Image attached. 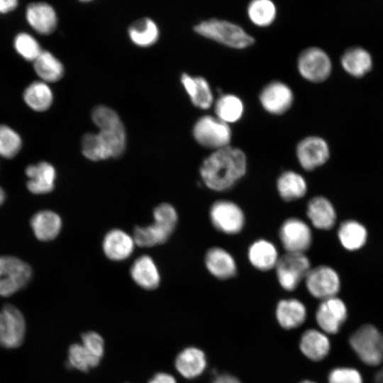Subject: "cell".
Listing matches in <instances>:
<instances>
[{
	"label": "cell",
	"instance_id": "obj_1",
	"mask_svg": "<svg viewBox=\"0 0 383 383\" xmlns=\"http://www.w3.org/2000/svg\"><path fill=\"white\" fill-rule=\"evenodd\" d=\"M248 160L245 152L231 145L212 151L199 167L202 184L215 192H227L245 177Z\"/></svg>",
	"mask_w": 383,
	"mask_h": 383
},
{
	"label": "cell",
	"instance_id": "obj_2",
	"mask_svg": "<svg viewBox=\"0 0 383 383\" xmlns=\"http://www.w3.org/2000/svg\"><path fill=\"white\" fill-rule=\"evenodd\" d=\"M194 30L201 36L234 49H244L255 43L254 38L242 27L223 19L202 21L194 26Z\"/></svg>",
	"mask_w": 383,
	"mask_h": 383
},
{
	"label": "cell",
	"instance_id": "obj_3",
	"mask_svg": "<svg viewBox=\"0 0 383 383\" xmlns=\"http://www.w3.org/2000/svg\"><path fill=\"white\" fill-rule=\"evenodd\" d=\"M209 218L212 226L219 233L228 235L240 233L245 226L243 209L235 201L218 199L211 204Z\"/></svg>",
	"mask_w": 383,
	"mask_h": 383
},
{
	"label": "cell",
	"instance_id": "obj_4",
	"mask_svg": "<svg viewBox=\"0 0 383 383\" xmlns=\"http://www.w3.org/2000/svg\"><path fill=\"white\" fill-rule=\"evenodd\" d=\"M192 134L197 143L212 151L230 145L232 138L229 124L210 115L203 116L196 121Z\"/></svg>",
	"mask_w": 383,
	"mask_h": 383
},
{
	"label": "cell",
	"instance_id": "obj_5",
	"mask_svg": "<svg viewBox=\"0 0 383 383\" xmlns=\"http://www.w3.org/2000/svg\"><path fill=\"white\" fill-rule=\"evenodd\" d=\"M349 342L365 364L377 366L383 361V334L374 326H361L350 336Z\"/></svg>",
	"mask_w": 383,
	"mask_h": 383
},
{
	"label": "cell",
	"instance_id": "obj_6",
	"mask_svg": "<svg viewBox=\"0 0 383 383\" xmlns=\"http://www.w3.org/2000/svg\"><path fill=\"white\" fill-rule=\"evenodd\" d=\"M311 267L306 253L284 252L274 270L279 285L287 291H294L304 281Z\"/></svg>",
	"mask_w": 383,
	"mask_h": 383
},
{
	"label": "cell",
	"instance_id": "obj_7",
	"mask_svg": "<svg viewBox=\"0 0 383 383\" xmlns=\"http://www.w3.org/2000/svg\"><path fill=\"white\" fill-rule=\"evenodd\" d=\"M278 238L285 252L306 253L313 242L310 226L294 216L282 221L278 230Z\"/></svg>",
	"mask_w": 383,
	"mask_h": 383
},
{
	"label": "cell",
	"instance_id": "obj_8",
	"mask_svg": "<svg viewBox=\"0 0 383 383\" xmlns=\"http://www.w3.org/2000/svg\"><path fill=\"white\" fill-rule=\"evenodd\" d=\"M32 270L18 257L0 256V296H9L30 282Z\"/></svg>",
	"mask_w": 383,
	"mask_h": 383
},
{
	"label": "cell",
	"instance_id": "obj_9",
	"mask_svg": "<svg viewBox=\"0 0 383 383\" xmlns=\"http://www.w3.org/2000/svg\"><path fill=\"white\" fill-rule=\"evenodd\" d=\"M297 68L303 78L317 83L328 77L332 65L329 56L324 50L318 47H310L299 55Z\"/></svg>",
	"mask_w": 383,
	"mask_h": 383
},
{
	"label": "cell",
	"instance_id": "obj_10",
	"mask_svg": "<svg viewBox=\"0 0 383 383\" xmlns=\"http://www.w3.org/2000/svg\"><path fill=\"white\" fill-rule=\"evenodd\" d=\"M304 282L310 294L321 300L336 296L340 288L338 272L326 265L311 267Z\"/></svg>",
	"mask_w": 383,
	"mask_h": 383
},
{
	"label": "cell",
	"instance_id": "obj_11",
	"mask_svg": "<svg viewBox=\"0 0 383 383\" xmlns=\"http://www.w3.org/2000/svg\"><path fill=\"white\" fill-rule=\"evenodd\" d=\"M26 333V322L21 312L7 304L0 311V345L7 348L20 346Z\"/></svg>",
	"mask_w": 383,
	"mask_h": 383
},
{
	"label": "cell",
	"instance_id": "obj_12",
	"mask_svg": "<svg viewBox=\"0 0 383 383\" xmlns=\"http://www.w3.org/2000/svg\"><path fill=\"white\" fill-rule=\"evenodd\" d=\"M296 156L303 170L312 171L327 162L330 156L329 146L321 137L308 136L298 143L296 147Z\"/></svg>",
	"mask_w": 383,
	"mask_h": 383
},
{
	"label": "cell",
	"instance_id": "obj_13",
	"mask_svg": "<svg viewBox=\"0 0 383 383\" xmlns=\"http://www.w3.org/2000/svg\"><path fill=\"white\" fill-rule=\"evenodd\" d=\"M262 108L269 113L281 115L287 112L294 101L291 88L280 81H273L266 84L259 96Z\"/></svg>",
	"mask_w": 383,
	"mask_h": 383
},
{
	"label": "cell",
	"instance_id": "obj_14",
	"mask_svg": "<svg viewBox=\"0 0 383 383\" xmlns=\"http://www.w3.org/2000/svg\"><path fill=\"white\" fill-rule=\"evenodd\" d=\"M348 316L346 306L343 300L333 296L322 300L316 313V320L323 333H337Z\"/></svg>",
	"mask_w": 383,
	"mask_h": 383
},
{
	"label": "cell",
	"instance_id": "obj_15",
	"mask_svg": "<svg viewBox=\"0 0 383 383\" xmlns=\"http://www.w3.org/2000/svg\"><path fill=\"white\" fill-rule=\"evenodd\" d=\"M204 264L209 273L218 279L233 278L238 272V265L233 255L220 246H212L207 249Z\"/></svg>",
	"mask_w": 383,
	"mask_h": 383
},
{
	"label": "cell",
	"instance_id": "obj_16",
	"mask_svg": "<svg viewBox=\"0 0 383 383\" xmlns=\"http://www.w3.org/2000/svg\"><path fill=\"white\" fill-rule=\"evenodd\" d=\"M247 257L255 269L267 272L274 270L280 255L277 246L272 241L258 238L248 246Z\"/></svg>",
	"mask_w": 383,
	"mask_h": 383
},
{
	"label": "cell",
	"instance_id": "obj_17",
	"mask_svg": "<svg viewBox=\"0 0 383 383\" xmlns=\"http://www.w3.org/2000/svg\"><path fill=\"white\" fill-rule=\"evenodd\" d=\"M306 216L316 229L328 231L336 223V211L331 201L323 196L312 197L307 203Z\"/></svg>",
	"mask_w": 383,
	"mask_h": 383
},
{
	"label": "cell",
	"instance_id": "obj_18",
	"mask_svg": "<svg viewBox=\"0 0 383 383\" xmlns=\"http://www.w3.org/2000/svg\"><path fill=\"white\" fill-rule=\"evenodd\" d=\"M135 245L132 236L121 229L114 228L105 235L102 250L109 260L122 261L132 255Z\"/></svg>",
	"mask_w": 383,
	"mask_h": 383
},
{
	"label": "cell",
	"instance_id": "obj_19",
	"mask_svg": "<svg viewBox=\"0 0 383 383\" xmlns=\"http://www.w3.org/2000/svg\"><path fill=\"white\" fill-rule=\"evenodd\" d=\"M28 178L27 188L35 194H43L52 192L55 187L56 170L52 165L48 162H40L30 165L26 169Z\"/></svg>",
	"mask_w": 383,
	"mask_h": 383
},
{
	"label": "cell",
	"instance_id": "obj_20",
	"mask_svg": "<svg viewBox=\"0 0 383 383\" xmlns=\"http://www.w3.org/2000/svg\"><path fill=\"white\" fill-rule=\"evenodd\" d=\"M26 20L38 33L49 35L56 28L57 18L53 7L44 2L30 4L26 9Z\"/></svg>",
	"mask_w": 383,
	"mask_h": 383
},
{
	"label": "cell",
	"instance_id": "obj_21",
	"mask_svg": "<svg viewBox=\"0 0 383 383\" xmlns=\"http://www.w3.org/2000/svg\"><path fill=\"white\" fill-rule=\"evenodd\" d=\"M276 189L281 199L292 202L306 196L308 184L302 174L294 170H287L277 177Z\"/></svg>",
	"mask_w": 383,
	"mask_h": 383
},
{
	"label": "cell",
	"instance_id": "obj_22",
	"mask_svg": "<svg viewBox=\"0 0 383 383\" xmlns=\"http://www.w3.org/2000/svg\"><path fill=\"white\" fill-rule=\"evenodd\" d=\"M130 274L134 282L143 289H155L160 283L158 267L153 259L147 255H143L134 261Z\"/></svg>",
	"mask_w": 383,
	"mask_h": 383
},
{
	"label": "cell",
	"instance_id": "obj_23",
	"mask_svg": "<svg viewBox=\"0 0 383 383\" xmlns=\"http://www.w3.org/2000/svg\"><path fill=\"white\" fill-rule=\"evenodd\" d=\"M181 83L192 103L201 109H209L213 103V96L208 81L201 76L192 77L183 73Z\"/></svg>",
	"mask_w": 383,
	"mask_h": 383
},
{
	"label": "cell",
	"instance_id": "obj_24",
	"mask_svg": "<svg viewBox=\"0 0 383 383\" xmlns=\"http://www.w3.org/2000/svg\"><path fill=\"white\" fill-rule=\"evenodd\" d=\"M30 226L35 237L41 241H50L60 233L62 223L60 216L50 210H42L33 215Z\"/></svg>",
	"mask_w": 383,
	"mask_h": 383
},
{
	"label": "cell",
	"instance_id": "obj_25",
	"mask_svg": "<svg viewBox=\"0 0 383 383\" xmlns=\"http://www.w3.org/2000/svg\"><path fill=\"white\" fill-rule=\"evenodd\" d=\"M174 365L182 377L192 379L200 375L204 370L206 365V357L201 350L189 347L177 355Z\"/></svg>",
	"mask_w": 383,
	"mask_h": 383
},
{
	"label": "cell",
	"instance_id": "obj_26",
	"mask_svg": "<svg viewBox=\"0 0 383 383\" xmlns=\"http://www.w3.org/2000/svg\"><path fill=\"white\" fill-rule=\"evenodd\" d=\"M276 316L282 328L292 329L304 322L306 309L304 304L296 299H282L277 304Z\"/></svg>",
	"mask_w": 383,
	"mask_h": 383
},
{
	"label": "cell",
	"instance_id": "obj_27",
	"mask_svg": "<svg viewBox=\"0 0 383 383\" xmlns=\"http://www.w3.org/2000/svg\"><path fill=\"white\" fill-rule=\"evenodd\" d=\"M300 349L309 359L319 361L328 354L331 343L325 333L316 329L306 331L300 340Z\"/></svg>",
	"mask_w": 383,
	"mask_h": 383
},
{
	"label": "cell",
	"instance_id": "obj_28",
	"mask_svg": "<svg viewBox=\"0 0 383 383\" xmlns=\"http://www.w3.org/2000/svg\"><path fill=\"white\" fill-rule=\"evenodd\" d=\"M338 238L345 249L355 251L365 245L367 240V231L365 226L359 221L347 220L339 226Z\"/></svg>",
	"mask_w": 383,
	"mask_h": 383
},
{
	"label": "cell",
	"instance_id": "obj_29",
	"mask_svg": "<svg viewBox=\"0 0 383 383\" xmlns=\"http://www.w3.org/2000/svg\"><path fill=\"white\" fill-rule=\"evenodd\" d=\"M340 62L348 73L357 77L368 72L372 66L370 54L360 47H353L345 50Z\"/></svg>",
	"mask_w": 383,
	"mask_h": 383
},
{
	"label": "cell",
	"instance_id": "obj_30",
	"mask_svg": "<svg viewBox=\"0 0 383 383\" xmlns=\"http://www.w3.org/2000/svg\"><path fill=\"white\" fill-rule=\"evenodd\" d=\"M131 40L140 47L154 45L159 38L157 24L149 18H142L133 23L128 30Z\"/></svg>",
	"mask_w": 383,
	"mask_h": 383
},
{
	"label": "cell",
	"instance_id": "obj_31",
	"mask_svg": "<svg viewBox=\"0 0 383 383\" xmlns=\"http://www.w3.org/2000/svg\"><path fill=\"white\" fill-rule=\"evenodd\" d=\"M25 103L35 111L48 110L53 101L51 89L46 82H34L25 89L23 95Z\"/></svg>",
	"mask_w": 383,
	"mask_h": 383
},
{
	"label": "cell",
	"instance_id": "obj_32",
	"mask_svg": "<svg viewBox=\"0 0 383 383\" xmlns=\"http://www.w3.org/2000/svg\"><path fill=\"white\" fill-rule=\"evenodd\" d=\"M35 73L44 82H55L64 74L62 62L51 52L43 50L33 62Z\"/></svg>",
	"mask_w": 383,
	"mask_h": 383
},
{
	"label": "cell",
	"instance_id": "obj_33",
	"mask_svg": "<svg viewBox=\"0 0 383 383\" xmlns=\"http://www.w3.org/2000/svg\"><path fill=\"white\" fill-rule=\"evenodd\" d=\"M216 116L229 124L238 121L244 112V104L240 98L231 94L221 95L214 106Z\"/></svg>",
	"mask_w": 383,
	"mask_h": 383
},
{
	"label": "cell",
	"instance_id": "obj_34",
	"mask_svg": "<svg viewBox=\"0 0 383 383\" xmlns=\"http://www.w3.org/2000/svg\"><path fill=\"white\" fill-rule=\"evenodd\" d=\"M247 13L253 24L259 27H267L275 20L277 8L270 0H254L248 4Z\"/></svg>",
	"mask_w": 383,
	"mask_h": 383
},
{
	"label": "cell",
	"instance_id": "obj_35",
	"mask_svg": "<svg viewBox=\"0 0 383 383\" xmlns=\"http://www.w3.org/2000/svg\"><path fill=\"white\" fill-rule=\"evenodd\" d=\"M171 234L153 223L146 226H137L133 231L135 245L140 247H152L163 244L170 238Z\"/></svg>",
	"mask_w": 383,
	"mask_h": 383
},
{
	"label": "cell",
	"instance_id": "obj_36",
	"mask_svg": "<svg viewBox=\"0 0 383 383\" xmlns=\"http://www.w3.org/2000/svg\"><path fill=\"white\" fill-rule=\"evenodd\" d=\"M100 360L91 355L82 343H74L69 347L67 364L71 368L81 372H87L96 367Z\"/></svg>",
	"mask_w": 383,
	"mask_h": 383
},
{
	"label": "cell",
	"instance_id": "obj_37",
	"mask_svg": "<svg viewBox=\"0 0 383 383\" xmlns=\"http://www.w3.org/2000/svg\"><path fill=\"white\" fill-rule=\"evenodd\" d=\"M21 146V136L11 127L0 124V156L6 159L13 158Z\"/></svg>",
	"mask_w": 383,
	"mask_h": 383
},
{
	"label": "cell",
	"instance_id": "obj_38",
	"mask_svg": "<svg viewBox=\"0 0 383 383\" xmlns=\"http://www.w3.org/2000/svg\"><path fill=\"white\" fill-rule=\"evenodd\" d=\"M153 218L155 223L172 235L177 226L179 216L174 206L162 203L154 209Z\"/></svg>",
	"mask_w": 383,
	"mask_h": 383
},
{
	"label": "cell",
	"instance_id": "obj_39",
	"mask_svg": "<svg viewBox=\"0 0 383 383\" xmlns=\"http://www.w3.org/2000/svg\"><path fill=\"white\" fill-rule=\"evenodd\" d=\"M14 48L23 58L32 62H34L43 51L36 39L27 33H20L16 36Z\"/></svg>",
	"mask_w": 383,
	"mask_h": 383
},
{
	"label": "cell",
	"instance_id": "obj_40",
	"mask_svg": "<svg viewBox=\"0 0 383 383\" xmlns=\"http://www.w3.org/2000/svg\"><path fill=\"white\" fill-rule=\"evenodd\" d=\"M82 152L86 158L91 161L107 160L97 133H88L83 135Z\"/></svg>",
	"mask_w": 383,
	"mask_h": 383
},
{
	"label": "cell",
	"instance_id": "obj_41",
	"mask_svg": "<svg viewBox=\"0 0 383 383\" xmlns=\"http://www.w3.org/2000/svg\"><path fill=\"white\" fill-rule=\"evenodd\" d=\"M91 119L99 130L122 123L113 109L104 105L97 106L93 109Z\"/></svg>",
	"mask_w": 383,
	"mask_h": 383
},
{
	"label": "cell",
	"instance_id": "obj_42",
	"mask_svg": "<svg viewBox=\"0 0 383 383\" xmlns=\"http://www.w3.org/2000/svg\"><path fill=\"white\" fill-rule=\"evenodd\" d=\"M328 383H363L359 371L350 367H337L328 375Z\"/></svg>",
	"mask_w": 383,
	"mask_h": 383
},
{
	"label": "cell",
	"instance_id": "obj_43",
	"mask_svg": "<svg viewBox=\"0 0 383 383\" xmlns=\"http://www.w3.org/2000/svg\"><path fill=\"white\" fill-rule=\"evenodd\" d=\"M81 343L94 356L101 359L104 354V340L102 336L95 331H87L81 336Z\"/></svg>",
	"mask_w": 383,
	"mask_h": 383
},
{
	"label": "cell",
	"instance_id": "obj_44",
	"mask_svg": "<svg viewBox=\"0 0 383 383\" xmlns=\"http://www.w3.org/2000/svg\"><path fill=\"white\" fill-rule=\"evenodd\" d=\"M148 383H177L175 378L167 372L156 373Z\"/></svg>",
	"mask_w": 383,
	"mask_h": 383
},
{
	"label": "cell",
	"instance_id": "obj_45",
	"mask_svg": "<svg viewBox=\"0 0 383 383\" xmlns=\"http://www.w3.org/2000/svg\"><path fill=\"white\" fill-rule=\"evenodd\" d=\"M18 6L16 0H0V13H9Z\"/></svg>",
	"mask_w": 383,
	"mask_h": 383
},
{
	"label": "cell",
	"instance_id": "obj_46",
	"mask_svg": "<svg viewBox=\"0 0 383 383\" xmlns=\"http://www.w3.org/2000/svg\"><path fill=\"white\" fill-rule=\"evenodd\" d=\"M213 383H240V381L233 376L223 374L218 377Z\"/></svg>",
	"mask_w": 383,
	"mask_h": 383
},
{
	"label": "cell",
	"instance_id": "obj_47",
	"mask_svg": "<svg viewBox=\"0 0 383 383\" xmlns=\"http://www.w3.org/2000/svg\"><path fill=\"white\" fill-rule=\"evenodd\" d=\"M374 383H383V369L380 370L375 375Z\"/></svg>",
	"mask_w": 383,
	"mask_h": 383
},
{
	"label": "cell",
	"instance_id": "obj_48",
	"mask_svg": "<svg viewBox=\"0 0 383 383\" xmlns=\"http://www.w3.org/2000/svg\"><path fill=\"white\" fill-rule=\"evenodd\" d=\"M301 383H316V382L310 381V380H304V381H302Z\"/></svg>",
	"mask_w": 383,
	"mask_h": 383
}]
</instances>
